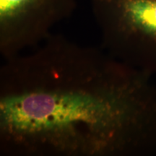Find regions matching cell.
<instances>
[{"label": "cell", "mask_w": 156, "mask_h": 156, "mask_svg": "<svg viewBox=\"0 0 156 156\" xmlns=\"http://www.w3.org/2000/svg\"><path fill=\"white\" fill-rule=\"evenodd\" d=\"M76 7V0H0L1 56L6 59L36 47Z\"/></svg>", "instance_id": "obj_3"}, {"label": "cell", "mask_w": 156, "mask_h": 156, "mask_svg": "<svg viewBox=\"0 0 156 156\" xmlns=\"http://www.w3.org/2000/svg\"><path fill=\"white\" fill-rule=\"evenodd\" d=\"M152 77L51 34L0 67V155H155Z\"/></svg>", "instance_id": "obj_1"}, {"label": "cell", "mask_w": 156, "mask_h": 156, "mask_svg": "<svg viewBox=\"0 0 156 156\" xmlns=\"http://www.w3.org/2000/svg\"><path fill=\"white\" fill-rule=\"evenodd\" d=\"M102 47L128 65L156 75V0H91Z\"/></svg>", "instance_id": "obj_2"}]
</instances>
